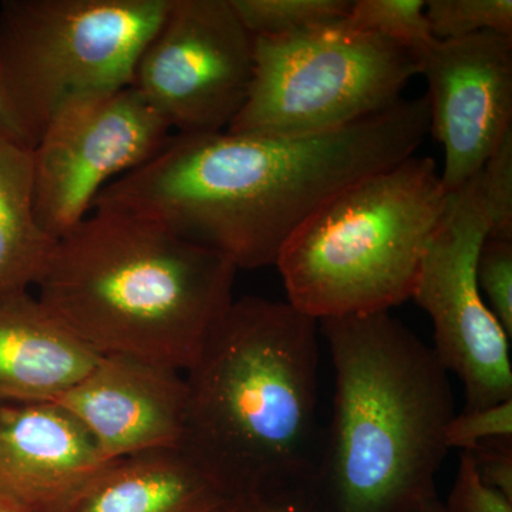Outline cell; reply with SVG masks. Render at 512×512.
<instances>
[{"instance_id": "1", "label": "cell", "mask_w": 512, "mask_h": 512, "mask_svg": "<svg viewBox=\"0 0 512 512\" xmlns=\"http://www.w3.org/2000/svg\"><path fill=\"white\" fill-rule=\"evenodd\" d=\"M429 131L420 97L326 133L174 134L156 157L107 185L94 207L157 222L237 269L275 266L323 205L414 156Z\"/></svg>"}, {"instance_id": "2", "label": "cell", "mask_w": 512, "mask_h": 512, "mask_svg": "<svg viewBox=\"0 0 512 512\" xmlns=\"http://www.w3.org/2000/svg\"><path fill=\"white\" fill-rule=\"evenodd\" d=\"M318 325L288 301L234 299L185 370L180 448L227 497L311 481Z\"/></svg>"}, {"instance_id": "3", "label": "cell", "mask_w": 512, "mask_h": 512, "mask_svg": "<svg viewBox=\"0 0 512 512\" xmlns=\"http://www.w3.org/2000/svg\"><path fill=\"white\" fill-rule=\"evenodd\" d=\"M333 370L332 419L311 485L322 512H407L436 494L454 414L433 348L390 312L319 322Z\"/></svg>"}, {"instance_id": "4", "label": "cell", "mask_w": 512, "mask_h": 512, "mask_svg": "<svg viewBox=\"0 0 512 512\" xmlns=\"http://www.w3.org/2000/svg\"><path fill=\"white\" fill-rule=\"evenodd\" d=\"M237 272L157 222L94 207L57 239L37 299L97 355L184 373L234 302Z\"/></svg>"}, {"instance_id": "5", "label": "cell", "mask_w": 512, "mask_h": 512, "mask_svg": "<svg viewBox=\"0 0 512 512\" xmlns=\"http://www.w3.org/2000/svg\"><path fill=\"white\" fill-rule=\"evenodd\" d=\"M447 197L433 158L416 154L339 192L276 261L288 302L320 322L409 301Z\"/></svg>"}, {"instance_id": "6", "label": "cell", "mask_w": 512, "mask_h": 512, "mask_svg": "<svg viewBox=\"0 0 512 512\" xmlns=\"http://www.w3.org/2000/svg\"><path fill=\"white\" fill-rule=\"evenodd\" d=\"M170 2L5 0L0 124L33 148L73 104L131 86Z\"/></svg>"}, {"instance_id": "7", "label": "cell", "mask_w": 512, "mask_h": 512, "mask_svg": "<svg viewBox=\"0 0 512 512\" xmlns=\"http://www.w3.org/2000/svg\"><path fill=\"white\" fill-rule=\"evenodd\" d=\"M254 80L231 133L305 136L389 110L420 76L416 55L343 19L254 37Z\"/></svg>"}, {"instance_id": "8", "label": "cell", "mask_w": 512, "mask_h": 512, "mask_svg": "<svg viewBox=\"0 0 512 512\" xmlns=\"http://www.w3.org/2000/svg\"><path fill=\"white\" fill-rule=\"evenodd\" d=\"M487 237L477 175L448 194L412 295L433 322L434 353L463 383L464 410L512 399L511 338L477 284L478 252Z\"/></svg>"}, {"instance_id": "9", "label": "cell", "mask_w": 512, "mask_h": 512, "mask_svg": "<svg viewBox=\"0 0 512 512\" xmlns=\"http://www.w3.org/2000/svg\"><path fill=\"white\" fill-rule=\"evenodd\" d=\"M254 36L231 0H171L131 86L175 134L225 131L247 103Z\"/></svg>"}, {"instance_id": "10", "label": "cell", "mask_w": 512, "mask_h": 512, "mask_svg": "<svg viewBox=\"0 0 512 512\" xmlns=\"http://www.w3.org/2000/svg\"><path fill=\"white\" fill-rule=\"evenodd\" d=\"M174 134L133 86L73 104L33 147L37 220L63 237L107 185L156 157Z\"/></svg>"}, {"instance_id": "11", "label": "cell", "mask_w": 512, "mask_h": 512, "mask_svg": "<svg viewBox=\"0 0 512 512\" xmlns=\"http://www.w3.org/2000/svg\"><path fill=\"white\" fill-rule=\"evenodd\" d=\"M430 133L443 146L441 183L453 194L512 134V37L493 32L436 40L419 59Z\"/></svg>"}, {"instance_id": "12", "label": "cell", "mask_w": 512, "mask_h": 512, "mask_svg": "<svg viewBox=\"0 0 512 512\" xmlns=\"http://www.w3.org/2000/svg\"><path fill=\"white\" fill-rule=\"evenodd\" d=\"M59 404L92 436L106 461L180 448L187 386L184 373L137 357L100 356Z\"/></svg>"}, {"instance_id": "13", "label": "cell", "mask_w": 512, "mask_h": 512, "mask_svg": "<svg viewBox=\"0 0 512 512\" xmlns=\"http://www.w3.org/2000/svg\"><path fill=\"white\" fill-rule=\"evenodd\" d=\"M110 461L59 404L0 403V491L32 512H55Z\"/></svg>"}, {"instance_id": "14", "label": "cell", "mask_w": 512, "mask_h": 512, "mask_svg": "<svg viewBox=\"0 0 512 512\" xmlns=\"http://www.w3.org/2000/svg\"><path fill=\"white\" fill-rule=\"evenodd\" d=\"M99 357L30 293L0 303V403L52 402Z\"/></svg>"}, {"instance_id": "15", "label": "cell", "mask_w": 512, "mask_h": 512, "mask_svg": "<svg viewBox=\"0 0 512 512\" xmlns=\"http://www.w3.org/2000/svg\"><path fill=\"white\" fill-rule=\"evenodd\" d=\"M229 497L181 448L110 461L55 512H217Z\"/></svg>"}, {"instance_id": "16", "label": "cell", "mask_w": 512, "mask_h": 512, "mask_svg": "<svg viewBox=\"0 0 512 512\" xmlns=\"http://www.w3.org/2000/svg\"><path fill=\"white\" fill-rule=\"evenodd\" d=\"M56 242L37 220L33 148L0 124V303L39 284Z\"/></svg>"}, {"instance_id": "17", "label": "cell", "mask_w": 512, "mask_h": 512, "mask_svg": "<svg viewBox=\"0 0 512 512\" xmlns=\"http://www.w3.org/2000/svg\"><path fill=\"white\" fill-rule=\"evenodd\" d=\"M254 37L295 35L332 25L348 16L349 0H231Z\"/></svg>"}, {"instance_id": "18", "label": "cell", "mask_w": 512, "mask_h": 512, "mask_svg": "<svg viewBox=\"0 0 512 512\" xmlns=\"http://www.w3.org/2000/svg\"><path fill=\"white\" fill-rule=\"evenodd\" d=\"M346 20L357 29L410 50L417 59L437 40L427 22L424 0H356Z\"/></svg>"}, {"instance_id": "19", "label": "cell", "mask_w": 512, "mask_h": 512, "mask_svg": "<svg viewBox=\"0 0 512 512\" xmlns=\"http://www.w3.org/2000/svg\"><path fill=\"white\" fill-rule=\"evenodd\" d=\"M426 18L437 40L493 32L512 37L511 0H429Z\"/></svg>"}, {"instance_id": "20", "label": "cell", "mask_w": 512, "mask_h": 512, "mask_svg": "<svg viewBox=\"0 0 512 512\" xmlns=\"http://www.w3.org/2000/svg\"><path fill=\"white\" fill-rule=\"evenodd\" d=\"M488 237L512 241V134L478 174Z\"/></svg>"}, {"instance_id": "21", "label": "cell", "mask_w": 512, "mask_h": 512, "mask_svg": "<svg viewBox=\"0 0 512 512\" xmlns=\"http://www.w3.org/2000/svg\"><path fill=\"white\" fill-rule=\"evenodd\" d=\"M476 276L485 303L512 339V241L485 239Z\"/></svg>"}, {"instance_id": "22", "label": "cell", "mask_w": 512, "mask_h": 512, "mask_svg": "<svg viewBox=\"0 0 512 512\" xmlns=\"http://www.w3.org/2000/svg\"><path fill=\"white\" fill-rule=\"evenodd\" d=\"M512 437V399L483 407L463 410L454 414L446 429L448 450L457 448L461 453L473 450L485 441Z\"/></svg>"}, {"instance_id": "23", "label": "cell", "mask_w": 512, "mask_h": 512, "mask_svg": "<svg viewBox=\"0 0 512 512\" xmlns=\"http://www.w3.org/2000/svg\"><path fill=\"white\" fill-rule=\"evenodd\" d=\"M444 504L450 512H512V500L483 483L468 453L460 454L456 480Z\"/></svg>"}, {"instance_id": "24", "label": "cell", "mask_w": 512, "mask_h": 512, "mask_svg": "<svg viewBox=\"0 0 512 512\" xmlns=\"http://www.w3.org/2000/svg\"><path fill=\"white\" fill-rule=\"evenodd\" d=\"M217 512H322L311 481L229 497Z\"/></svg>"}, {"instance_id": "25", "label": "cell", "mask_w": 512, "mask_h": 512, "mask_svg": "<svg viewBox=\"0 0 512 512\" xmlns=\"http://www.w3.org/2000/svg\"><path fill=\"white\" fill-rule=\"evenodd\" d=\"M467 453L483 483L512 500V437L485 441Z\"/></svg>"}, {"instance_id": "26", "label": "cell", "mask_w": 512, "mask_h": 512, "mask_svg": "<svg viewBox=\"0 0 512 512\" xmlns=\"http://www.w3.org/2000/svg\"><path fill=\"white\" fill-rule=\"evenodd\" d=\"M407 512H450L447 505L444 504L443 500H440L439 495L433 494L430 497L424 498L420 503L414 505Z\"/></svg>"}, {"instance_id": "27", "label": "cell", "mask_w": 512, "mask_h": 512, "mask_svg": "<svg viewBox=\"0 0 512 512\" xmlns=\"http://www.w3.org/2000/svg\"><path fill=\"white\" fill-rule=\"evenodd\" d=\"M0 512H32L28 508L23 507L18 501L10 498L9 495L0 491Z\"/></svg>"}]
</instances>
